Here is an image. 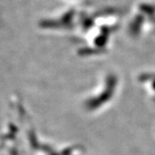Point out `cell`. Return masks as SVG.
Returning <instances> with one entry per match:
<instances>
[{"label":"cell","mask_w":155,"mask_h":155,"mask_svg":"<svg viewBox=\"0 0 155 155\" xmlns=\"http://www.w3.org/2000/svg\"><path fill=\"white\" fill-rule=\"evenodd\" d=\"M117 78L115 75H110L106 78V84L104 91H103L98 96L89 99L85 103V106L89 110H94L100 108L103 104H105L112 98L116 91Z\"/></svg>","instance_id":"obj_1"},{"label":"cell","mask_w":155,"mask_h":155,"mask_svg":"<svg viewBox=\"0 0 155 155\" xmlns=\"http://www.w3.org/2000/svg\"><path fill=\"white\" fill-rule=\"evenodd\" d=\"M153 88L155 90V80L153 81Z\"/></svg>","instance_id":"obj_2"}]
</instances>
